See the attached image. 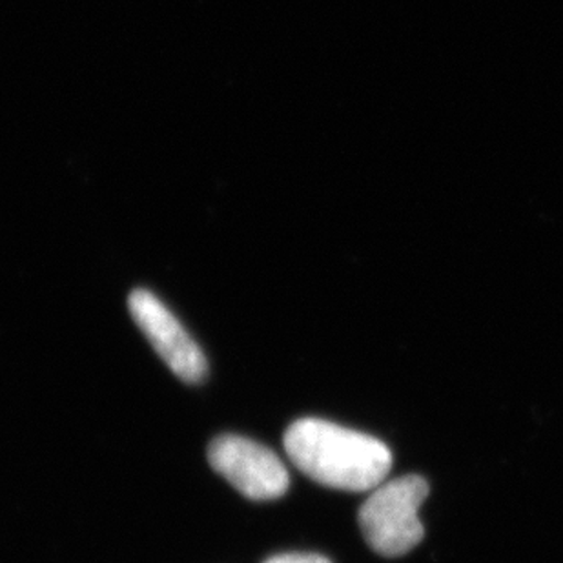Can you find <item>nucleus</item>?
<instances>
[{
    "mask_svg": "<svg viewBox=\"0 0 563 563\" xmlns=\"http://www.w3.org/2000/svg\"><path fill=\"white\" fill-rule=\"evenodd\" d=\"M290 462L330 489L367 493L387 478L393 454L377 438L319 418L294 421L283 438Z\"/></svg>",
    "mask_w": 563,
    "mask_h": 563,
    "instance_id": "f257e3e1",
    "label": "nucleus"
},
{
    "mask_svg": "<svg viewBox=\"0 0 563 563\" xmlns=\"http://www.w3.org/2000/svg\"><path fill=\"white\" fill-rule=\"evenodd\" d=\"M429 496L421 476H401L377 485L360 509V527L368 545L382 556L398 559L423 540L420 507Z\"/></svg>",
    "mask_w": 563,
    "mask_h": 563,
    "instance_id": "f03ea898",
    "label": "nucleus"
},
{
    "mask_svg": "<svg viewBox=\"0 0 563 563\" xmlns=\"http://www.w3.org/2000/svg\"><path fill=\"white\" fill-rule=\"evenodd\" d=\"M208 462L249 500H276L290 485L282 457L249 438L224 434L208 445Z\"/></svg>",
    "mask_w": 563,
    "mask_h": 563,
    "instance_id": "7ed1b4c3",
    "label": "nucleus"
},
{
    "mask_svg": "<svg viewBox=\"0 0 563 563\" xmlns=\"http://www.w3.org/2000/svg\"><path fill=\"white\" fill-rule=\"evenodd\" d=\"M128 309L150 345L154 346L172 373L191 385L207 377V357L161 299L144 288H137L130 294Z\"/></svg>",
    "mask_w": 563,
    "mask_h": 563,
    "instance_id": "20e7f679",
    "label": "nucleus"
},
{
    "mask_svg": "<svg viewBox=\"0 0 563 563\" xmlns=\"http://www.w3.org/2000/svg\"><path fill=\"white\" fill-rule=\"evenodd\" d=\"M263 563H332L321 554L313 553H287L276 554Z\"/></svg>",
    "mask_w": 563,
    "mask_h": 563,
    "instance_id": "39448f33",
    "label": "nucleus"
}]
</instances>
